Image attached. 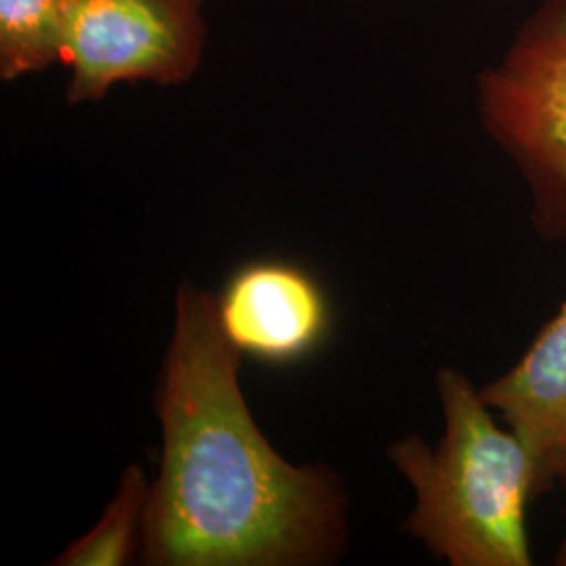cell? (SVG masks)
<instances>
[{
  "instance_id": "cell-1",
  "label": "cell",
  "mask_w": 566,
  "mask_h": 566,
  "mask_svg": "<svg viewBox=\"0 0 566 566\" xmlns=\"http://www.w3.org/2000/svg\"><path fill=\"white\" fill-rule=\"evenodd\" d=\"M217 301L185 285L164 367V451L143 535L151 565H303L332 554L344 528L338 481L294 468L266 443L238 385Z\"/></svg>"
},
{
  "instance_id": "cell-2",
  "label": "cell",
  "mask_w": 566,
  "mask_h": 566,
  "mask_svg": "<svg viewBox=\"0 0 566 566\" xmlns=\"http://www.w3.org/2000/svg\"><path fill=\"white\" fill-rule=\"evenodd\" d=\"M437 390L446 418L439 443L413 434L388 447L416 493L405 531L451 566L535 565L526 518L544 495L535 453L462 371L441 369Z\"/></svg>"
},
{
  "instance_id": "cell-3",
  "label": "cell",
  "mask_w": 566,
  "mask_h": 566,
  "mask_svg": "<svg viewBox=\"0 0 566 566\" xmlns=\"http://www.w3.org/2000/svg\"><path fill=\"white\" fill-rule=\"evenodd\" d=\"M479 118L516 168L542 242L566 243V0H537L476 78Z\"/></svg>"
},
{
  "instance_id": "cell-4",
  "label": "cell",
  "mask_w": 566,
  "mask_h": 566,
  "mask_svg": "<svg viewBox=\"0 0 566 566\" xmlns=\"http://www.w3.org/2000/svg\"><path fill=\"white\" fill-rule=\"evenodd\" d=\"M203 0H63L67 103H97L120 82L175 86L202 63Z\"/></svg>"
},
{
  "instance_id": "cell-5",
  "label": "cell",
  "mask_w": 566,
  "mask_h": 566,
  "mask_svg": "<svg viewBox=\"0 0 566 566\" xmlns=\"http://www.w3.org/2000/svg\"><path fill=\"white\" fill-rule=\"evenodd\" d=\"M217 317L238 355L266 365L308 359L334 324L322 283L303 266L280 259L235 269L217 298Z\"/></svg>"
},
{
  "instance_id": "cell-6",
  "label": "cell",
  "mask_w": 566,
  "mask_h": 566,
  "mask_svg": "<svg viewBox=\"0 0 566 566\" xmlns=\"http://www.w3.org/2000/svg\"><path fill=\"white\" fill-rule=\"evenodd\" d=\"M481 395L535 453L544 493L566 481V298L518 361Z\"/></svg>"
},
{
  "instance_id": "cell-7",
  "label": "cell",
  "mask_w": 566,
  "mask_h": 566,
  "mask_svg": "<svg viewBox=\"0 0 566 566\" xmlns=\"http://www.w3.org/2000/svg\"><path fill=\"white\" fill-rule=\"evenodd\" d=\"M63 0H0V78L49 70L61 63Z\"/></svg>"
},
{
  "instance_id": "cell-8",
  "label": "cell",
  "mask_w": 566,
  "mask_h": 566,
  "mask_svg": "<svg viewBox=\"0 0 566 566\" xmlns=\"http://www.w3.org/2000/svg\"><path fill=\"white\" fill-rule=\"evenodd\" d=\"M149 491L142 470L130 465L124 472L120 491L105 510L99 525L61 554L57 565L116 566L128 563L135 549L139 523L145 521Z\"/></svg>"
},
{
  "instance_id": "cell-9",
  "label": "cell",
  "mask_w": 566,
  "mask_h": 566,
  "mask_svg": "<svg viewBox=\"0 0 566 566\" xmlns=\"http://www.w3.org/2000/svg\"><path fill=\"white\" fill-rule=\"evenodd\" d=\"M554 565L566 566V528L565 535H563V539H560V544H558V549H556V554H554Z\"/></svg>"
}]
</instances>
